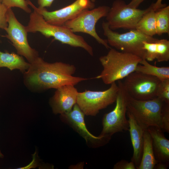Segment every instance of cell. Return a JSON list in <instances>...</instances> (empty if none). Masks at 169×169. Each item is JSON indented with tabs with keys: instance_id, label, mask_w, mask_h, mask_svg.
<instances>
[{
	"instance_id": "obj_23",
	"label": "cell",
	"mask_w": 169,
	"mask_h": 169,
	"mask_svg": "<svg viewBox=\"0 0 169 169\" xmlns=\"http://www.w3.org/2000/svg\"><path fill=\"white\" fill-rule=\"evenodd\" d=\"M156 96L164 103L169 104V79L161 80L157 89Z\"/></svg>"
},
{
	"instance_id": "obj_30",
	"label": "cell",
	"mask_w": 169,
	"mask_h": 169,
	"mask_svg": "<svg viewBox=\"0 0 169 169\" xmlns=\"http://www.w3.org/2000/svg\"><path fill=\"white\" fill-rule=\"evenodd\" d=\"M145 0H131L128 5L131 8H137Z\"/></svg>"
},
{
	"instance_id": "obj_17",
	"label": "cell",
	"mask_w": 169,
	"mask_h": 169,
	"mask_svg": "<svg viewBox=\"0 0 169 169\" xmlns=\"http://www.w3.org/2000/svg\"><path fill=\"white\" fill-rule=\"evenodd\" d=\"M143 48L145 50V59L151 61L156 59L158 62L169 60V41L158 39L154 42H144Z\"/></svg>"
},
{
	"instance_id": "obj_22",
	"label": "cell",
	"mask_w": 169,
	"mask_h": 169,
	"mask_svg": "<svg viewBox=\"0 0 169 169\" xmlns=\"http://www.w3.org/2000/svg\"><path fill=\"white\" fill-rule=\"evenodd\" d=\"M156 34L161 35L169 34V6H166L155 11Z\"/></svg>"
},
{
	"instance_id": "obj_32",
	"label": "cell",
	"mask_w": 169,
	"mask_h": 169,
	"mask_svg": "<svg viewBox=\"0 0 169 169\" xmlns=\"http://www.w3.org/2000/svg\"><path fill=\"white\" fill-rule=\"evenodd\" d=\"M4 157L1 151L0 150V158H3Z\"/></svg>"
},
{
	"instance_id": "obj_6",
	"label": "cell",
	"mask_w": 169,
	"mask_h": 169,
	"mask_svg": "<svg viewBox=\"0 0 169 169\" xmlns=\"http://www.w3.org/2000/svg\"><path fill=\"white\" fill-rule=\"evenodd\" d=\"M119 89L114 109L105 114L102 119V129L100 136L111 137L114 134L127 131L129 123L126 117L129 95L121 80L118 81Z\"/></svg>"
},
{
	"instance_id": "obj_34",
	"label": "cell",
	"mask_w": 169,
	"mask_h": 169,
	"mask_svg": "<svg viewBox=\"0 0 169 169\" xmlns=\"http://www.w3.org/2000/svg\"><path fill=\"white\" fill-rule=\"evenodd\" d=\"M91 1H92L94 3V2H95V0H91Z\"/></svg>"
},
{
	"instance_id": "obj_29",
	"label": "cell",
	"mask_w": 169,
	"mask_h": 169,
	"mask_svg": "<svg viewBox=\"0 0 169 169\" xmlns=\"http://www.w3.org/2000/svg\"><path fill=\"white\" fill-rule=\"evenodd\" d=\"M162 0H157L155 3L151 4L152 8L155 11H156L167 6L166 4L162 3Z\"/></svg>"
},
{
	"instance_id": "obj_10",
	"label": "cell",
	"mask_w": 169,
	"mask_h": 169,
	"mask_svg": "<svg viewBox=\"0 0 169 169\" xmlns=\"http://www.w3.org/2000/svg\"><path fill=\"white\" fill-rule=\"evenodd\" d=\"M149 9V7L144 10L132 8L123 0H115L105 17L106 22L112 30L134 29L139 21Z\"/></svg>"
},
{
	"instance_id": "obj_3",
	"label": "cell",
	"mask_w": 169,
	"mask_h": 169,
	"mask_svg": "<svg viewBox=\"0 0 169 169\" xmlns=\"http://www.w3.org/2000/svg\"><path fill=\"white\" fill-rule=\"evenodd\" d=\"M26 27L28 32H39L47 38L53 37L54 40L62 44L82 48L90 55H93L92 47L83 37L74 34L64 25H57L48 23L41 15L34 10L30 14L28 25Z\"/></svg>"
},
{
	"instance_id": "obj_33",
	"label": "cell",
	"mask_w": 169,
	"mask_h": 169,
	"mask_svg": "<svg viewBox=\"0 0 169 169\" xmlns=\"http://www.w3.org/2000/svg\"><path fill=\"white\" fill-rule=\"evenodd\" d=\"M2 0H0V4L2 3Z\"/></svg>"
},
{
	"instance_id": "obj_14",
	"label": "cell",
	"mask_w": 169,
	"mask_h": 169,
	"mask_svg": "<svg viewBox=\"0 0 169 169\" xmlns=\"http://www.w3.org/2000/svg\"><path fill=\"white\" fill-rule=\"evenodd\" d=\"M78 92L72 85H64L56 89L49 100L53 112L61 115L71 111L76 103Z\"/></svg>"
},
{
	"instance_id": "obj_27",
	"label": "cell",
	"mask_w": 169,
	"mask_h": 169,
	"mask_svg": "<svg viewBox=\"0 0 169 169\" xmlns=\"http://www.w3.org/2000/svg\"><path fill=\"white\" fill-rule=\"evenodd\" d=\"M114 169H136V166L134 163L131 161L129 162L122 160L117 162L114 166Z\"/></svg>"
},
{
	"instance_id": "obj_28",
	"label": "cell",
	"mask_w": 169,
	"mask_h": 169,
	"mask_svg": "<svg viewBox=\"0 0 169 169\" xmlns=\"http://www.w3.org/2000/svg\"><path fill=\"white\" fill-rule=\"evenodd\" d=\"M54 0H38L39 7L41 8L50 7Z\"/></svg>"
},
{
	"instance_id": "obj_12",
	"label": "cell",
	"mask_w": 169,
	"mask_h": 169,
	"mask_svg": "<svg viewBox=\"0 0 169 169\" xmlns=\"http://www.w3.org/2000/svg\"><path fill=\"white\" fill-rule=\"evenodd\" d=\"M28 5L41 15L44 20L51 24L63 25L68 21L76 17L84 11L94 8L95 4L91 0H76L70 4L54 11H48L45 8L36 7L29 0Z\"/></svg>"
},
{
	"instance_id": "obj_11",
	"label": "cell",
	"mask_w": 169,
	"mask_h": 169,
	"mask_svg": "<svg viewBox=\"0 0 169 169\" xmlns=\"http://www.w3.org/2000/svg\"><path fill=\"white\" fill-rule=\"evenodd\" d=\"M160 81L156 77L134 71L122 82L131 97L137 100H147L157 97L156 90Z\"/></svg>"
},
{
	"instance_id": "obj_2",
	"label": "cell",
	"mask_w": 169,
	"mask_h": 169,
	"mask_svg": "<svg viewBox=\"0 0 169 169\" xmlns=\"http://www.w3.org/2000/svg\"><path fill=\"white\" fill-rule=\"evenodd\" d=\"M142 59L133 54L110 48L106 54L99 58L103 69L95 78L100 79L105 84H110L135 71Z\"/></svg>"
},
{
	"instance_id": "obj_8",
	"label": "cell",
	"mask_w": 169,
	"mask_h": 169,
	"mask_svg": "<svg viewBox=\"0 0 169 169\" xmlns=\"http://www.w3.org/2000/svg\"><path fill=\"white\" fill-rule=\"evenodd\" d=\"M110 8L107 6H100L82 12L73 19L68 21L63 25L73 33L81 32L90 35L99 44L107 49L111 48L106 39L101 38L96 32L95 25L101 18L106 17Z\"/></svg>"
},
{
	"instance_id": "obj_26",
	"label": "cell",
	"mask_w": 169,
	"mask_h": 169,
	"mask_svg": "<svg viewBox=\"0 0 169 169\" xmlns=\"http://www.w3.org/2000/svg\"><path fill=\"white\" fill-rule=\"evenodd\" d=\"M7 9L3 4H0V29L4 30L8 26L6 16Z\"/></svg>"
},
{
	"instance_id": "obj_18",
	"label": "cell",
	"mask_w": 169,
	"mask_h": 169,
	"mask_svg": "<svg viewBox=\"0 0 169 169\" xmlns=\"http://www.w3.org/2000/svg\"><path fill=\"white\" fill-rule=\"evenodd\" d=\"M30 64L26 62L22 56L14 52L0 51V68L6 67L10 70L18 69L23 73L29 68Z\"/></svg>"
},
{
	"instance_id": "obj_21",
	"label": "cell",
	"mask_w": 169,
	"mask_h": 169,
	"mask_svg": "<svg viewBox=\"0 0 169 169\" xmlns=\"http://www.w3.org/2000/svg\"><path fill=\"white\" fill-rule=\"evenodd\" d=\"M135 71L157 77L160 80L169 79V67H158L151 64L142 59L136 67Z\"/></svg>"
},
{
	"instance_id": "obj_13",
	"label": "cell",
	"mask_w": 169,
	"mask_h": 169,
	"mask_svg": "<svg viewBox=\"0 0 169 169\" xmlns=\"http://www.w3.org/2000/svg\"><path fill=\"white\" fill-rule=\"evenodd\" d=\"M61 115L85 139L87 142H91L95 143L98 146H102L108 143L111 138L110 137L100 135L95 136L88 131L84 122L85 115L76 103L71 111Z\"/></svg>"
},
{
	"instance_id": "obj_1",
	"label": "cell",
	"mask_w": 169,
	"mask_h": 169,
	"mask_svg": "<svg viewBox=\"0 0 169 169\" xmlns=\"http://www.w3.org/2000/svg\"><path fill=\"white\" fill-rule=\"evenodd\" d=\"M74 65L61 62L49 63L39 56L23 74V82L31 91L40 92L66 85H75L88 79L74 76Z\"/></svg>"
},
{
	"instance_id": "obj_5",
	"label": "cell",
	"mask_w": 169,
	"mask_h": 169,
	"mask_svg": "<svg viewBox=\"0 0 169 169\" xmlns=\"http://www.w3.org/2000/svg\"><path fill=\"white\" fill-rule=\"evenodd\" d=\"M164 103L157 97L147 100H139L129 95L127 111L132 115L144 130H147L152 126L161 129Z\"/></svg>"
},
{
	"instance_id": "obj_9",
	"label": "cell",
	"mask_w": 169,
	"mask_h": 169,
	"mask_svg": "<svg viewBox=\"0 0 169 169\" xmlns=\"http://www.w3.org/2000/svg\"><path fill=\"white\" fill-rule=\"evenodd\" d=\"M6 16L8 26L5 30L7 34L2 37L9 39L18 54L24 56L30 64L32 63L39 57V54L28 43L26 27L18 21L11 8L8 9Z\"/></svg>"
},
{
	"instance_id": "obj_25",
	"label": "cell",
	"mask_w": 169,
	"mask_h": 169,
	"mask_svg": "<svg viewBox=\"0 0 169 169\" xmlns=\"http://www.w3.org/2000/svg\"><path fill=\"white\" fill-rule=\"evenodd\" d=\"M161 129L169 133V104L164 103L161 117Z\"/></svg>"
},
{
	"instance_id": "obj_7",
	"label": "cell",
	"mask_w": 169,
	"mask_h": 169,
	"mask_svg": "<svg viewBox=\"0 0 169 169\" xmlns=\"http://www.w3.org/2000/svg\"><path fill=\"white\" fill-rule=\"evenodd\" d=\"M119 88L115 82L102 91L85 90L78 94L76 104L86 115L94 116L101 110L115 102Z\"/></svg>"
},
{
	"instance_id": "obj_24",
	"label": "cell",
	"mask_w": 169,
	"mask_h": 169,
	"mask_svg": "<svg viewBox=\"0 0 169 169\" xmlns=\"http://www.w3.org/2000/svg\"><path fill=\"white\" fill-rule=\"evenodd\" d=\"M2 3L8 9L16 7L23 9L28 13L31 12L28 7L27 0H2Z\"/></svg>"
},
{
	"instance_id": "obj_31",
	"label": "cell",
	"mask_w": 169,
	"mask_h": 169,
	"mask_svg": "<svg viewBox=\"0 0 169 169\" xmlns=\"http://www.w3.org/2000/svg\"><path fill=\"white\" fill-rule=\"evenodd\" d=\"M33 160L29 165L20 168L18 169H29L30 168H35L38 165L36 160V157H35V153L33 154Z\"/></svg>"
},
{
	"instance_id": "obj_20",
	"label": "cell",
	"mask_w": 169,
	"mask_h": 169,
	"mask_svg": "<svg viewBox=\"0 0 169 169\" xmlns=\"http://www.w3.org/2000/svg\"><path fill=\"white\" fill-rule=\"evenodd\" d=\"M135 29L149 36L153 37L156 34L155 11L151 4L138 22Z\"/></svg>"
},
{
	"instance_id": "obj_16",
	"label": "cell",
	"mask_w": 169,
	"mask_h": 169,
	"mask_svg": "<svg viewBox=\"0 0 169 169\" xmlns=\"http://www.w3.org/2000/svg\"><path fill=\"white\" fill-rule=\"evenodd\" d=\"M128 118L129 129L133 148V154L131 161L135 165L136 169L141 161L144 143V130L138 124L132 115L127 111Z\"/></svg>"
},
{
	"instance_id": "obj_15",
	"label": "cell",
	"mask_w": 169,
	"mask_h": 169,
	"mask_svg": "<svg viewBox=\"0 0 169 169\" xmlns=\"http://www.w3.org/2000/svg\"><path fill=\"white\" fill-rule=\"evenodd\" d=\"M152 139L154 153L157 163L169 165V140L159 127L152 126L147 129Z\"/></svg>"
},
{
	"instance_id": "obj_19",
	"label": "cell",
	"mask_w": 169,
	"mask_h": 169,
	"mask_svg": "<svg viewBox=\"0 0 169 169\" xmlns=\"http://www.w3.org/2000/svg\"><path fill=\"white\" fill-rule=\"evenodd\" d=\"M157 163L152 145V139L147 130L144 133V143L142 157L137 169H153Z\"/></svg>"
},
{
	"instance_id": "obj_4",
	"label": "cell",
	"mask_w": 169,
	"mask_h": 169,
	"mask_svg": "<svg viewBox=\"0 0 169 169\" xmlns=\"http://www.w3.org/2000/svg\"><path fill=\"white\" fill-rule=\"evenodd\" d=\"M102 27L109 45L121 51L131 53L145 59V50L143 42H154L158 39L146 35L136 29L119 33L111 29L106 22H103Z\"/></svg>"
}]
</instances>
